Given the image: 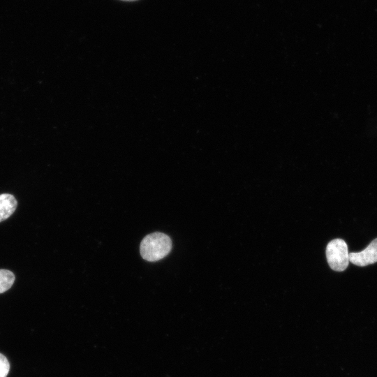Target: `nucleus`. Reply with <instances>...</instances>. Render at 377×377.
<instances>
[{"instance_id": "f03ea898", "label": "nucleus", "mask_w": 377, "mask_h": 377, "mask_svg": "<svg viewBox=\"0 0 377 377\" xmlns=\"http://www.w3.org/2000/svg\"><path fill=\"white\" fill-rule=\"evenodd\" d=\"M326 258L330 267L334 271L345 270L349 263V253L346 242L342 239L330 241L326 247Z\"/></svg>"}, {"instance_id": "423d86ee", "label": "nucleus", "mask_w": 377, "mask_h": 377, "mask_svg": "<svg viewBox=\"0 0 377 377\" xmlns=\"http://www.w3.org/2000/svg\"><path fill=\"white\" fill-rule=\"evenodd\" d=\"M10 369V364L7 358L0 353V377H6Z\"/></svg>"}, {"instance_id": "7ed1b4c3", "label": "nucleus", "mask_w": 377, "mask_h": 377, "mask_svg": "<svg viewBox=\"0 0 377 377\" xmlns=\"http://www.w3.org/2000/svg\"><path fill=\"white\" fill-rule=\"evenodd\" d=\"M349 262L364 267L377 262V238L360 252L349 253Z\"/></svg>"}, {"instance_id": "f257e3e1", "label": "nucleus", "mask_w": 377, "mask_h": 377, "mask_svg": "<svg viewBox=\"0 0 377 377\" xmlns=\"http://www.w3.org/2000/svg\"><path fill=\"white\" fill-rule=\"evenodd\" d=\"M172 240L167 235L155 232L142 240L140 252L143 259L154 262L165 257L172 249Z\"/></svg>"}, {"instance_id": "0eeeda50", "label": "nucleus", "mask_w": 377, "mask_h": 377, "mask_svg": "<svg viewBox=\"0 0 377 377\" xmlns=\"http://www.w3.org/2000/svg\"><path fill=\"white\" fill-rule=\"evenodd\" d=\"M121 1H137V0H121Z\"/></svg>"}, {"instance_id": "20e7f679", "label": "nucleus", "mask_w": 377, "mask_h": 377, "mask_svg": "<svg viewBox=\"0 0 377 377\" xmlns=\"http://www.w3.org/2000/svg\"><path fill=\"white\" fill-rule=\"evenodd\" d=\"M17 202L15 197L8 193L0 195V222L7 219L15 211Z\"/></svg>"}, {"instance_id": "39448f33", "label": "nucleus", "mask_w": 377, "mask_h": 377, "mask_svg": "<svg viewBox=\"0 0 377 377\" xmlns=\"http://www.w3.org/2000/svg\"><path fill=\"white\" fill-rule=\"evenodd\" d=\"M15 281L14 274L7 269H0V293L8 290Z\"/></svg>"}]
</instances>
